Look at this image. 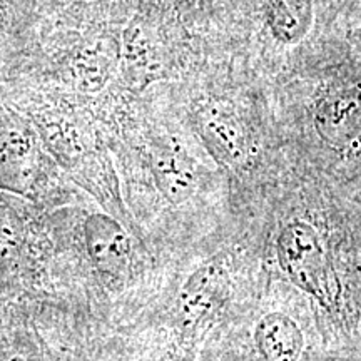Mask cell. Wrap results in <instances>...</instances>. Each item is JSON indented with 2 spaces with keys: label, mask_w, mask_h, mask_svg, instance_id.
I'll use <instances>...</instances> for the list:
<instances>
[{
  "label": "cell",
  "mask_w": 361,
  "mask_h": 361,
  "mask_svg": "<svg viewBox=\"0 0 361 361\" xmlns=\"http://www.w3.org/2000/svg\"><path fill=\"white\" fill-rule=\"evenodd\" d=\"M322 179L250 221L263 268L310 306L324 361H361V206Z\"/></svg>",
  "instance_id": "obj_1"
},
{
  "label": "cell",
  "mask_w": 361,
  "mask_h": 361,
  "mask_svg": "<svg viewBox=\"0 0 361 361\" xmlns=\"http://www.w3.org/2000/svg\"><path fill=\"white\" fill-rule=\"evenodd\" d=\"M264 278L255 234L241 224L176 259L162 286L156 361H196L256 300Z\"/></svg>",
  "instance_id": "obj_2"
},
{
  "label": "cell",
  "mask_w": 361,
  "mask_h": 361,
  "mask_svg": "<svg viewBox=\"0 0 361 361\" xmlns=\"http://www.w3.org/2000/svg\"><path fill=\"white\" fill-rule=\"evenodd\" d=\"M196 361H324V353L306 301L266 274L256 300L207 343Z\"/></svg>",
  "instance_id": "obj_3"
},
{
  "label": "cell",
  "mask_w": 361,
  "mask_h": 361,
  "mask_svg": "<svg viewBox=\"0 0 361 361\" xmlns=\"http://www.w3.org/2000/svg\"><path fill=\"white\" fill-rule=\"evenodd\" d=\"M318 168L324 179L361 191V64L343 66L316 94L311 107Z\"/></svg>",
  "instance_id": "obj_4"
},
{
  "label": "cell",
  "mask_w": 361,
  "mask_h": 361,
  "mask_svg": "<svg viewBox=\"0 0 361 361\" xmlns=\"http://www.w3.org/2000/svg\"><path fill=\"white\" fill-rule=\"evenodd\" d=\"M192 129L206 154L241 184L261 168V142L245 114L223 101H206L194 111Z\"/></svg>",
  "instance_id": "obj_5"
},
{
  "label": "cell",
  "mask_w": 361,
  "mask_h": 361,
  "mask_svg": "<svg viewBox=\"0 0 361 361\" xmlns=\"http://www.w3.org/2000/svg\"><path fill=\"white\" fill-rule=\"evenodd\" d=\"M147 164L157 194L174 214L201 201L213 186V171L178 135H162L149 144Z\"/></svg>",
  "instance_id": "obj_6"
},
{
  "label": "cell",
  "mask_w": 361,
  "mask_h": 361,
  "mask_svg": "<svg viewBox=\"0 0 361 361\" xmlns=\"http://www.w3.org/2000/svg\"><path fill=\"white\" fill-rule=\"evenodd\" d=\"M85 258L109 293H124L137 274V246L128 228L106 213H92L82 223Z\"/></svg>",
  "instance_id": "obj_7"
},
{
  "label": "cell",
  "mask_w": 361,
  "mask_h": 361,
  "mask_svg": "<svg viewBox=\"0 0 361 361\" xmlns=\"http://www.w3.org/2000/svg\"><path fill=\"white\" fill-rule=\"evenodd\" d=\"M121 67V42L109 35L90 40L71 61V78L75 90L99 94Z\"/></svg>",
  "instance_id": "obj_8"
},
{
  "label": "cell",
  "mask_w": 361,
  "mask_h": 361,
  "mask_svg": "<svg viewBox=\"0 0 361 361\" xmlns=\"http://www.w3.org/2000/svg\"><path fill=\"white\" fill-rule=\"evenodd\" d=\"M121 42V67L134 87H144L161 69V52L154 30L142 19L129 22Z\"/></svg>",
  "instance_id": "obj_9"
},
{
  "label": "cell",
  "mask_w": 361,
  "mask_h": 361,
  "mask_svg": "<svg viewBox=\"0 0 361 361\" xmlns=\"http://www.w3.org/2000/svg\"><path fill=\"white\" fill-rule=\"evenodd\" d=\"M266 24L278 42L296 45L310 34L314 0H263Z\"/></svg>",
  "instance_id": "obj_10"
},
{
  "label": "cell",
  "mask_w": 361,
  "mask_h": 361,
  "mask_svg": "<svg viewBox=\"0 0 361 361\" xmlns=\"http://www.w3.org/2000/svg\"><path fill=\"white\" fill-rule=\"evenodd\" d=\"M34 142L24 130H8L0 144V184L17 189L32 173Z\"/></svg>",
  "instance_id": "obj_11"
},
{
  "label": "cell",
  "mask_w": 361,
  "mask_h": 361,
  "mask_svg": "<svg viewBox=\"0 0 361 361\" xmlns=\"http://www.w3.org/2000/svg\"><path fill=\"white\" fill-rule=\"evenodd\" d=\"M24 224L11 206L0 204V268L20 250Z\"/></svg>",
  "instance_id": "obj_12"
},
{
  "label": "cell",
  "mask_w": 361,
  "mask_h": 361,
  "mask_svg": "<svg viewBox=\"0 0 361 361\" xmlns=\"http://www.w3.org/2000/svg\"><path fill=\"white\" fill-rule=\"evenodd\" d=\"M0 361H25L22 356L12 353V351L0 350Z\"/></svg>",
  "instance_id": "obj_13"
},
{
  "label": "cell",
  "mask_w": 361,
  "mask_h": 361,
  "mask_svg": "<svg viewBox=\"0 0 361 361\" xmlns=\"http://www.w3.org/2000/svg\"><path fill=\"white\" fill-rule=\"evenodd\" d=\"M4 25H6V6H4V0H0V34H2Z\"/></svg>",
  "instance_id": "obj_14"
},
{
  "label": "cell",
  "mask_w": 361,
  "mask_h": 361,
  "mask_svg": "<svg viewBox=\"0 0 361 361\" xmlns=\"http://www.w3.org/2000/svg\"><path fill=\"white\" fill-rule=\"evenodd\" d=\"M355 37H356V42L361 44V25L355 30Z\"/></svg>",
  "instance_id": "obj_15"
},
{
  "label": "cell",
  "mask_w": 361,
  "mask_h": 361,
  "mask_svg": "<svg viewBox=\"0 0 361 361\" xmlns=\"http://www.w3.org/2000/svg\"><path fill=\"white\" fill-rule=\"evenodd\" d=\"M358 194H360V196H361V191H360V192H358ZM358 201H360V204H361V200H358Z\"/></svg>",
  "instance_id": "obj_16"
}]
</instances>
